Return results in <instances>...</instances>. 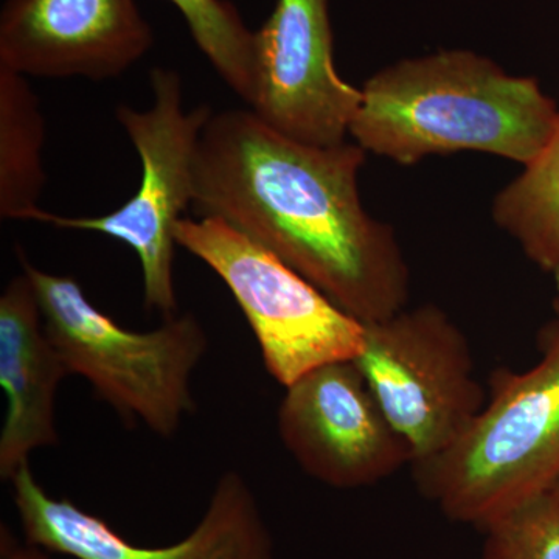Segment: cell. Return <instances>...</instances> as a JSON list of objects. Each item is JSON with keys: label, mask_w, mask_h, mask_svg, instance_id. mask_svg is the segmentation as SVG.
<instances>
[{"label": "cell", "mask_w": 559, "mask_h": 559, "mask_svg": "<svg viewBox=\"0 0 559 559\" xmlns=\"http://www.w3.org/2000/svg\"><path fill=\"white\" fill-rule=\"evenodd\" d=\"M367 151L316 146L250 109L213 112L193 167V204L248 235L362 323L404 310L411 271L389 224L360 201Z\"/></svg>", "instance_id": "6da1fadb"}, {"label": "cell", "mask_w": 559, "mask_h": 559, "mask_svg": "<svg viewBox=\"0 0 559 559\" xmlns=\"http://www.w3.org/2000/svg\"><path fill=\"white\" fill-rule=\"evenodd\" d=\"M349 128L360 148L400 165L476 151L527 165L559 123L532 76L510 75L471 50L407 58L371 75Z\"/></svg>", "instance_id": "7a4b0ae2"}, {"label": "cell", "mask_w": 559, "mask_h": 559, "mask_svg": "<svg viewBox=\"0 0 559 559\" xmlns=\"http://www.w3.org/2000/svg\"><path fill=\"white\" fill-rule=\"evenodd\" d=\"M448 520L484 530L559 480V349L524 371L500 369L484 409L451 448L412 465Z\"/></svg>", "instance_id": "3957f363"}, {"label": "cell", "mask_w": 559, "mask_h": 559, "mask_svg": "<svg viewBox=\"0 0 559 559\" xmlns=\"http://www.w3.org/2000/svg\"><path fill=\"white\" fill-rule=\"evenodd\" d=\"M17 253L68 373L90 382L124 421L171 437L194 411L191 374L209 348L200 320L183 312L154 330L123 329L91 304L76 280L38 270Z\"/></svg>", "instance_id": "277c9868"}, {"label": "cell", "mask_w": 559, "mask_h": 559, "mask_svg": "<svg viewBox=\"0 0 559 559\" xmlns=\"http://www.w3.org/2000/svg\"><path fill=\"white\" fill-rule=\"evenodd\" d=\"M175 237L226 283L259 342L267 373L283 388L325 364L358 358L366 323L248 235L202 216L180 219Z\"/></svg>", "instance_id": "5b68a950"}, {"label": "cell", "mask_w": 559, "mask_h": 559, "mask_svg": "<svg viewBox=\"0 0 559 559\" xmlns=\"http://www.w3.org/2000/svg\"><path fill=\"white\" fill-rule=\"evenodd\" d=\"M150 76L151 108L120 105L116 110L142 164L134 197L108 215L68 218L40 209L33 221L61 229L98 231L130 246L142 267L146 310L167 319L178 314L175 229L193 202L194 157L213 110L209 105L186 108L182 79L176 70L157 68Z\"/></svg>", "instance_id": "8992f818"}, {"label": "cell", "mask_w": 559, "mask_h": 559, "mask_svg": "<svg viewBox=\"0 0 559 559\" xmlns=\"http://www.w3.org/2000/svg\"><path fill=\"white\" fill-rule=\"evenodd\" d=\"M474 360L468 337L437 305L367 323L355 362L409 444L412 465L451 448L484 409L488 393Z\"/></svg>", "instance_id": "52a82bcc"}, {"label": "cell", "mask_w": 559, "mask_h": 559, "mask_svg": "<svg viewBox=\"0 0 559 559\" xmlns=\"http://www.w3.org/2000/svg\"><path fill=\"white\" fill-rule=\"evenodd\" d=\"M278 407L282 443L301 471L337 489L373 487L412 465L355 360L325 364L286 388Z\"/></svg>", "instance_id": "ba28073f"}, {"label": "cell", "mask_w": 559, "mask_h": 559, "mask_svg": "<svg viewBox=\"0 0 559 559\" xmlns=\"http://www.w3.org/2000/svg\"><path fill=\"white\" fill-rule=\"evenodd\" d=\"M27 543L73 559H275L270 525L241 474L219 477L201 521L179 543L142 547L108 522L51 498L25 463L10 479Z\"/></svg>", "instance_id": "9c48e42d"}, {"label": "cell", "mask_w": 559, "mask_h": 559, "mask_svg": "<svg viewBox=\"0 0 559 559\" xmlns=\"http://www.w3.org/2000/svg\"><path fill=\"white\" fill-rule=\"evenodd\" d=\"M333 50L329 0H278L255 32L250 110L308 145L347 142L362 91L342 79Z\"/></svg>", "instance_id": "30bf717a"}, {"label": "cell", "mask_w": 559, "mask_h": 559, "mask_svg": "<svg viewBox=\"0 0 559 559\" xmlns=\"http://www.w3.org/2000/svg\"><path fill=\"white\" fill-rule=\"evenodd\" d=\"M153 43L135 0H7L0 13V68L27 79H117Z\"/></svg>", "instance_id": "8fae6325"}, {"label": "cell", "mask_w": 559, "mask_h": 559, "mask_svg": "<svg viewBox=\"0 0 559 559\" xmlns=\"http://www.w3.org/2000/svg\"><path fill=\"white\" fill-rule=\"evenodd\" d=\"M68 369L44 326L38 297L22 272L0 296V385L7 415L0 477L10 480L33 452L58 444L57 392Z\"/></svg>", "instance_id": "7c38bea8"}, {"label": "cell", "mask_w": 559, "mask_h": 559, "mask_svg": "<svg viewBox=\"0 0 559 559\" xmlns=\"http://www.w3.org/2000/svg\"><path fill=\"white\" fill-rule=\"evenodd\" d=\"M46 121L27 76L0 68V216L32 221L46 187Z\"/></svg>", "instance_id": "4fadbf2b"}, {"label": "cell", "mask_w": 559, "mask_h": 559, "mask_svg": "<svg viewBox=\"0 0 559 559\" xmlns=\"http://www.w3.org/2000/svg\"><path fill=\"white\" fill-rule=\"evenodd\" d=\"M491 215L540 271L559 270V123L520 178L499 191Z\"/></svg>", "instance_id": "5bb4252c"}, {"label": "cell", "mask_w": 559, "mask_h": 559, "mask_svg": "<svg viewBox=\"0 0 559 559\" xmlns=\"http://www.w3.org/2000/svg\"><path fill=\"white\" fill-rule=\"evenodd\" d=\"M213 69L246 105L253 97L255 33L229 0H170Z\"/></svg>", "instance_id": "9a60e30c"}, {"label": "cell", "mask_w": 559, "mask_h": 559, "mask_svg": "<svg viewBox=\"0 0 559 559\" xmlns=\"http://www.w3.org/2000/svg\"><path fill=\"white\" fill-rule=\"evenodd\" d=\"M481 559H559V499L554 489L492 521Z\"/></svg>", "instance_id": "2e32d148"}, {"label": "cell", "mask_w": 559, "mask_h": 559, "mask_svg": "<svg viewBox=\"0 0 559 559\" xmlns=\"http://www.w3.org/2000/svg\"><path fill=\"white\" fill-rule=\"evenodd\" d=\"M46 551L43 547L31 543L21 546L14 539L11 530L2 525V533H0V559H50L47 557Z\"/></svg>", "instance_id": "e0dca14e"}, {"label": "cell", "mask_w": 559, "mask_h": 559, "mask_svg": "<svg viewBox=\"0 0 559 559\" xmlns=\"http://www.w3.org/2000/svg\"><path fill=\"white\" fill-rule=\"evenodd\" d=\"M536 342H538L540 355L559 349V293L555 296L551 316L540 326Z\"/></svg>", "instance_id": "ac0fdd59"}, {"label": "cell", "mask_w": 559, "mask_h": 559, "mask_svg": "<svg viewBox=\"0 0 559 559\" xmlns=\"http://www.w3.org/2000/svg\"><path fill=\"white\" fill-rule=\"evenodd\" d=\"M551 277H554L555 286H557V293H559V270L555 272V274L551 275Z\"/></svg>", "instance_id": "d6986e66"}, {"label": "cell", "mask_w": 559, "mask_h": 559, "mask_svg": "<svg viewBox=\"0 0 559 559\" xmlns=\"http://www.w3.org/2000/svg\"><path fill=\"white\" fill-rule=\"evenodd\" d=\"M554 491H555V495H557L558 499H559V480L557 481V485H555Z\"/></svg>", "instance_id": "ffe728a7"}]
</instances>
